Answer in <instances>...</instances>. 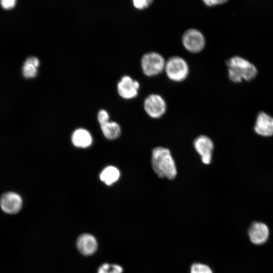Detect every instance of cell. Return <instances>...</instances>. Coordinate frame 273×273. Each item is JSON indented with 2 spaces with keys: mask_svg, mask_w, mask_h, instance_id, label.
I'll return each mask as SVG.
<instances>
[{
  "mask_svg": "<svg viewBox=\"0 0 273 273\" xmlns=\"http://www.w3.org/2000/svg\"><path fill=\"white\" fill-rule=\"evenodd\" d=\"M109 114L108 112L104 110H101L98 114V120L100 124L102 125L109 121Z\"/></svg>",
  "mask_w": 273,
  "mask_h": 273,
  "instance_id": "cell-20",
  "label": "cell"
},
{
  "mask_svg": "<svg viewBox=\"0 0 273 273\" xmlns=\"http://www.w3.org/2000/svg\"><path fill=\"white\" fill-rule=\"evenodd\" d=\"M23 201L17 193L9 192L3 194L0 198V207L6 213L14 214L20 211Z\"/></svg>",
  "mask_w": 273,
  "mask_h": 273,
  "instance_id": "cell-7",
  "label": "cell"
},
{
  "mask_svg": "<svg viewBox=\"0 0 273 273\" xmlns=\"http://www.w3.org/2000/svg\"><path fill=\"white\" fill-rule=\"evenodd\" d=\"M190 273H213L210 267L204 264L196 263L191 267Z\"/></svg>",
  "mask_w": 273,
  "mask_h": 273,
  "instance_id": "cell-18",
  "label": "cell"
},
{
  "mask_svg": "<svg viewBox=\"0 0 273 273\" xmlns=\"http://www.w3.org/2000/svg\"><path fill=\"white\" fill-rule=\"evenodd\" d=\"M73 145L80 148H86L90 146L93 139L90 132L83 128L75 130L71 137Z\"/></svg>",
  "mask_w": 273,
  "mask_h": 273,
  "instance_id": "cell-13",
  "label": "cell"
},
{
  "mask_svg": "<svg viewBox=\"0 0 273 273\" xmlns=\"http://www.w3.org/2000/svg\"><path fill=\"white\" fill-rule=\"evenodd\" d=\"M101 128L104 136L109 140H114L117 138L121 132V129L119 124L113 121H108L106 123L101 125Z\"/></svg>",
  "mask_w": 273,
  "mask_h": 273,
  "instance_id": "cell-16",
  "label": "cell"
},
{
  "mask_svg": "<svg viewBox=\"0 0 273 273\" xmlns=\"http://www.w3.org/2000/svg\"><path fill=\"white\" fill-rule=\"evenodd\" d=\"M228 75L230 79L234 82L239 83L242 81H250L257 74L256 66L248 60L240 57L234 56L226 61Z\"/></svg>",
  "mask_w": 273,
  "mask_h": 273,
  "instance_id": "cell-2",
  "label": "cell"
},
{
  "mask_svg": "<svg viewBox=\"0 0 273 273\" xmlns=\"http://www.w3.org/2000/svg\"><path fill=\"white\" fill-rule=\"evenodd\" d=\"M165 63L163 57L159 53L149 52L143 55L141 64L143 73L148 76H153L164 70Z\"/></svg>",
  "mask_w": 273,
  "mask_h": 273,
  "instance_id": "cell-4",
  "label": "cell"
},
{
  "mask_svg": "<svg viewBox=\"0 0 273 273\" xmlns=\"http://www.w3.org/2000/svg\"><path fill=\"white\" fill-rule=\"evenodd\" d=\"M123 271L122 266L118 264L104 263L99 267L98 273H122Z\"/></svg>",
  "mask_w": 273,
  "mask_h": 273,
  "instance_id": "cell-17",
  "label": "cell"
},
{
  "mask_svg": "<svg viewBox=\"0 0 273 273\" xmlns=\"http://www.w3.org/2000/svg\"><path fill=\"white\" fill-rule=\"evenodd\" d=\"M119 169L115 166H109L104 168L100 175L101 181L110 186L116 182L120 177Z\"/></svg>",
  "mask_w": 273,
  "mask_h": 273,
  "instance_id": "cell-14",
  "label": "cell"
},
{
  "mask_svg": "<svg viewBox=\"0 0 273 273\" xmlns=\"http://www.w3.org/2000/svg\"><path fill=\"white\" fill-rule=\"evenodd\" d=\"M152 166L155 173L160 178L173 179L177 175L175 161L167 148L158 147L153 150Z\"/></svg>",
  "mask_w": 273,
  "mask_h": 273,
  "instance_id": "cell-1",
  "label": "cell"
},
{
  "mask_svg": "<svg viewBox=\"0 0 273 273\" xmlns=\"http://www.w3.org/2000/svg\"><path fill=\"white\" fill-rule=\"evenodd\" d=\"M144 106L147 114L154 118L161 117L166 109L164 100L157 94H151L148 96L144 101Z\"/></svg>",
  "mask_w": 273,
  "mask_h": 273,
  "instance_id": "cell-6",
  "label": "cell"
},
{
  "mask_svg": "<svg viewBox=\"0 0 273 273\" xmlns=\"http://www.w3.org/2000/svg\"><path fill=\"white\" fill-rule=\"evenodd\" d=\"M152 2L151 0H134L133 4L138 9H144L148 8Z\"/></svg>",
  "mask_w": 273,
  "mask_h": 273,
  "instance_id": "cell-19",
  "label": "cell"
},
{
  "mask_svg": "<svg viewBox=\"0 0 273 273\" xmlns=\"http://www.w3.org/2000/svg\"><path fill=\"white\" fill-rule=\"evenodd\" d=\"M248 232L250 241L256 245L264 243L269 236L267 226L260 222H253L249 228Z\"/></svg>",
  "mask_w": 273,
  "mask_h": 273,
  "instance_id": "cell-10",
  "label": "cell"
},
{
  "mask_svg": "<svg viewBox=\"0 0 273 273\" xmlns=\"http://www.w3.org/2000/svg\"><path fill=\"white\" fill-rule=\"evenodd\" d=\"M182 43L188 51L197 53L204 49L205 39L201 32L196 29L192 28L184 32L182 36Z\"/></svg>",
  "mask_w": 273,
  "mask_h": 273,
  "instance_id": "cell-5",
  "label": "cell"
},
{
  "mask_svg": "<svg viewBox=\"0 0 273 273\" xmlns=\"http://www.w3.org/2000/svg\"><path fill=\"white\" fill-rule=\"evenodd\" d=\"M225 0H207L204 1V3L207 6L212 7L225 3Z\"/></svg>",
  "mask_w": 273,
  "mask_h": 273,
  "instance_id": "cell-22",
  "label": "cell"
},
{
  "mask_svg": "<svg viewBox=\"0 0 273 273\" xmlns=\"http://www.w3.org/2000/svg\"><path fill=\"white\" fill-rule=\"evenodd\" d=\"M16 0H2L1 1L2 7L7 10L13 8L16 5Z\"/></svg>",
  "mask_w": 273,
  "mask_h": 273,
  "instance_id": "cell-21",
  "label": "cell"
},
{
  "mask_svg": "<svg viewBox=\"0 0 273 273\" xmlns=\"http://www.w3.org/2000/svg\"><path fill=\"white\" fill-rule=\"evenodd\" d=\"M140 83L128 76H124L117 84L119 94L124 99H131L138 94Z\"/></svg>",
  "mask_w": 273,
  "mask_h": 273,
  "instance_id": "cell-9",
  "label": "cell"
},
{
  "mask_svg": "<svg viewBox=\"0 0 273 273\" xmlns=\"http://www.w3.org/2000/svg\"><path fill=\"white\" fill-rule=\"evenodd\" d=\"M76 245L78 251L82 254L86 256L93 254L98 247L96 238L88 234L80 235L77 239Z\"/></svg>",
  "mask_w": 273,
  "mask_h": 273,
  "instance_id": "cell-12",
  "label": "cell"
},
{
  "mask_svg": "<svg viewBox=\"0 0 273 273\" xmlns=\"http://www.w3.org/2000/svg\"><path fill=\"white\" fill-rule=\"evenodd\" d=\"M194 146L201 156L202 162L205 164H210L213 149V144L210 139L205 135H200L195 140Z\"/></svg>",
  "mask_w": 273,
  "mask_h": 273,
  "instance_id": "cell-8",
  "label": "cell"
},
{
  "mask_svg": "<svg viewBox=\"0 0 273 273\" xmlns=\"http://www.w3.org/2000/svg\"><path fill=\"white\" fill-rule=\"evenodd\" d=\"M39 65L37 58L31 57L27 58L24 63L22 68V73L24 77L31 78L35 76L37 74V67Z\"/></svg>",
  "mask_w": 273,
  "mask_h": 273,
  "instance_id": "cell-15",
  "label": "cell"
},
{
  "mask_svg": "<svg viewBox=\"0 0 273 273\" xmlns=\"http://www.w3.org/2000/svg\"><path fill=\"white\" fill-rule=\"evenodd\" d=\"M167 77L174 81H181L188 76L189 68L187 62L183 58L173 56L165 63L164 68Z\"/></svg>",
  "mask_w": 273,
  "mask_h": 273,
  "instance_id": "cell-3",
  "label": "cell"
},
{
  "mask_svg": "<svg viewBox=\"0 0 273 273\" xmlns=\"http://www.w3.org/2000/svg\"><path fill=\"white\" fill-rule=\"evenodd\" d=\"M254 130L263 136L273 135V117L264 112H259L257 116Z\"/></svg>",
  "mask_w": 273,
  "mask_h": 273,
  "instance_id": "cell-11",
  "label": "cell"
}]
</instances>
